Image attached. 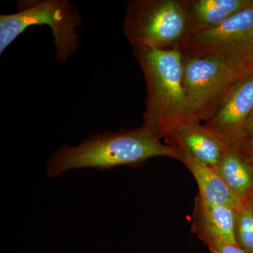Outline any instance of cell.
<instances>
[{"label":"cell","instance_id":"cell-6","mask_svg":"<svg viewBox=\"0 0 253 253\" xmlns=\"http://www.w3.org/2000/svg\"><path fill=\"white\" fill-rule=\"evenodd\" d=\"M180 49L219 55L241 76L253 73V8L243 10L216 27L189 34Z\"/></svg>","mask_w":253,"mask_h":253},{"label":"cell","instance_id":"cell-16","mask_svg":"<svg viewBox=\"0 0 253 253\" xmlns=\"http://www.w3.org/2000/svg\"><path fill=\"white\" fill-rule=\"evenodd\" d=\"M245 130L248 137H253V112L246 122Z\"/></svg>","mask_w":253,"mask_h":253},{"label":"cell","instance_id":"cell-15","mask_svg":"<svg viewBox=\"0 0 253 253\" xmlns=\"http://www.w3.org/2000/svg\"><path fill=\"white\" fill-rule=\"evenodd\" d=\"M212 253H248L234 245H221L209 249Z\"/></svg>","mask_w":253,"mask_h":253},{"label":"cell","instance_id":"cell-8","mask_svg":"<svg viewBox=\"0 0 253 253\" xmlns=\"http://www.w3.org/2000/svg\"><path fill=\"white\" fill-rule=\"evenodd\" d=\"M164 140L178 154L188 153L212 168L219 164L226 150L230 147L219 134L196 121H187L174 126Z\"/></svg>","mask_w":253,"mask_h":253},{"label":"cell","instance_id":"cell-12","mask_svg":"<svg viewBox=\"0 0 253 253\" xmlns=\"http://www.w3.org/2000/svg\"><path fill=\"white\" fill-rule=\"evenodd\" d=\"M214 168L240 202L253 199V164L239 151L226 149Z\"/></svg>","mask_w":253,"mask_h":253},{"label":"cell","instance_id":"cell-3","mask_svg":"<svg viewBox=\"0 0 253 253\" xmlns=\"http://www.w3.org/2000/svg\"><path fill=\"white\" fill-rule=\"evenodd\" d=\"M17 12L0 15V54L31 26H49L54 37L55 59L65 62L76 54L81 25L79 11L67 0L16 1Z\"/></svg>","mask_w":253,"mask_h":253},{"label":"cell","instance_id":"cell-13","mask_svg":"<svg viewBox=\"0 0 253 253\" xmlns=\"http://www.w3.org/2000/svg\"><path fill=\"white\" fill-rule=\"evenodd\" d=\"M236 244L248 253H253V199L243 201L236 209Z\"/></svg>","mask_w":253,"mask_h":253},{"label":"cell","instance_id":"cell-7","mask_svg":"<svg viewBox=\"0 0 253 253\" xmlns=\"http://www.w3.org/2000/svg\"><path fill=\"white\" fill-rule=\"evenodd\" d=\"M253 112V72L239 80L204 125L235 147L248 138L246 122Z\"/></svg>","mask_w":253,"mask_h":253},{"label":"cell","instance_id":"cell-4","mask_svg":"<svg viewBox=\"0 0 253 253\" xmlns=\"http://www.w3.org/2000/svg\"><path fill=\"white\" fill-rule=\"evenodd\" d=\"M123 29L132 47L180 49L189 34L184 1L132 0Z\"/></svg>","mask_w":253,"mask_h":253},{"label":"cell","instance_id":"cell-11","mask_svg":"<svg viewBox=\"0 0 253 253\" xmlns=\"http://www.w3.org/2000/svg\"><path fill=\"white\" fill-rule=\"evenodd\" d=\"M180 161L193 174L199 196L213 204L237 209L241 203L232 194L215 168L206 166L186 152H179Z\"/></svg>","mask_w":253,"mask_h":253},{"label":"cell","instance_id":"cell-1","mask_svg":"<svg viewBox=\"0 0 253 253\" xmlns=\"http://www.w3.org/2000/svg\"><path fill=\"white\" fill-rule=\"evenodd\" d=\"M158 156L180 161L175 149L141 126L91 134L76 146L63 145L51 155L46 170L50 177H56L72 169L91 168L102 171L118 166L139 167Z\"/></svg>","mask_w":253,"mask_h":253},{"label":"cell","instance_id":"cell-17","mask_svg":"<svg viewBox=\"0 0 253 253\" xmlns=\"http://www.w3.org/2000/svg\"><path fill=\"white\" fill-rule=\"evenodd\" d=\"M250 6L253 9V0H251V5H250Z\"/></svg>","mask_w":253,"mask_h":253},{"label":"cell","instance_id":"cell-2","mask_svg":"<svg viewBox=\"0 0 253 253\" xmlns=\"http://www.w3.org/2000/svg\"><path fill=\"white\" fill-rule=\"evenodd\" d=\"M132 48L147 90L142 126L160 140L165 139L174 126L194 121L184 92L182 51Z\"/></svg>","mask_w":253,"mask_h":253},{"label":"cell","instance_id":"cell-5","mask_svg":"<svg viewBox=\"0 0 253 253\" xmlns=\"http://www.w3.org/2000/svg\"><path fill=\"white\" fill-rule=\"evenodd\" d=\"M183 78L193 120L206 122L231 86L244 76L219 55L183 52Z\"/></svg>","mask_w":253,"mask_h":253},{"label":"cell","instance_id":"cell-10","mask_svg":"<svg viewBox=\"0 0 253 253\" xmlns=\"http://www.w3.org/2000/svg\"><path fill=\"white\" fill-rule=\"evenodd\" d=\"M251 0H184L189 34L219 26L250 7Z\"/></svg>","mask_w":253,"mask_h":253},{"label":"cell","instance_id":"cell-9","mask_svg":"<svg viewBox=\"0 0 253 253\" xmlns=\"http://www.w3.org/2000/svg\"><path fill=\"white\" fill-rule=\"evenodd\" d=\"M236 212L235 208L213 204L198 195L191 230L208 249L221 245L237 246Z\"/></svg>","mask_w":253,"mask_h":253},{"label":"cell","instance_id":"cell-14","mask_svg":"<svg viewBox=\"0 0 253 253\" xmlns=\"http://www.w3.org/2000/svg\"><path fill=\"white\" fill-rule=\"evenodd\" d=\"M234 148L253 164V137L246 138Z\"/></svg>","mask_w":253,"mask_h":253}]
</instances>
